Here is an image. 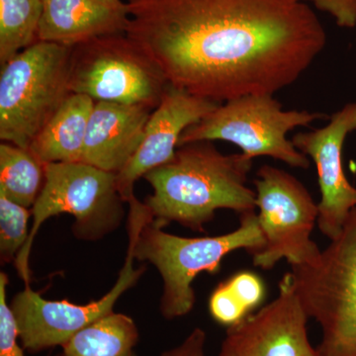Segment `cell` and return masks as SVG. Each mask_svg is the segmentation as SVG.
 <instances>
[{"label":"cell","mask_w":356,"mask_h":356,"mask_svg":"<svg viewBox=\"0 0 356 356\" xmlns=\"http://www.w3.org/2000/svg\"><path fill=\"white\" fill-rule=\"evenodd\" d=\"M126 35L168 83L217 103L275 95L305 74L327 33L301 0H128Z\"/></svg>","instance_id":"obj_1"},{"label":"cell","mask_w":356,"mask_h":356,"mask_svg":"<svg viewBox=\"0 0 356 356\" xmlns=\"http://www.w3.org/2000/svg\"><path fill=\"white\" fill-rule=\"evenodd\" d=\"M254 159L243 153L224 154L213 142L200 140L177 147L165 165L145 175L153 188L143 202L163 227L177 222L205 233L219 209L240 216L255 212L257 194L248 186Z\"/></svg>","instance_id":"obj_2"},{"label":"cell","mask_w":356,"mask_h":356,"mask_svg":"<svg viewBox=\"0 0 356 356\" xmlns=\"http://www.w3.org/2000/svg\"><path fill=\"white\" fill-rule=\"evenodd\" d=\"M128 226L135 235L134 254L137 261L158 269L163 280L159 311L166 320L184 317L196 303L192 283L199 274L217 273L222 259L245 248L250 254L264 245V234L257 213L241 216L240 227L216 236L185 238L166 233L165 227L154 221L144 202L132 194L128 198Z\"/></svg>","instance_id":"obj_3"},{"label":"cell","mask_w":356,"mask_h":356,"mask_svg":"<svg viewBox=\"0 0 356 356\" xmlns=\"http://www.w3.org/2000/svg\"><path fill=\"white\" fill-rule=\"evenodd\" d=\"M125 203L115 173L81 161L46 163L44 187L32 207L29 238L15 261L25 285L30 284L31 280L29 257L33 243L47 220L60 214L72 215L74 236L97 241L120 226L125 216Z\"/></svg>","instance_id":"obj_4"},{"label":"cell","mask_w":356,"mask_h":356,"mask_svg":"<svg viewBox=\"0 0 356 356\" xmlns=\"http://www.w3.org/2000/svg\"><path fill=\"white\" fill-rule=\"evenodd\" d=\"M70 55L72 47L38 41L2 65L1 142L29 149L72 95Z\"/></svg>","instance_id":"obj_5"},{"label":"cell","mask_w":356,"mask_h":356,"mask_svg":"<svg viewBox=\"0 0 356 356\" xmlns=\"http://www.w3.org/2000/svg\"><path fill=\"white\" fill-rule=\"evenodd\" d=\"M309 318L320 325L322 356H356V207L311 266L291 267Z\"/></svg>","instance_id":"obj_6"},{"label":"cell","mask_w":356,"mask_h":356,"mask_svg":"<svg viewBox=\"0 0 356 356\" xmlns=\"http://www.w3.org/2000/svg\"><path fill=\"white\" fill-rule=\"evenodd\" d=\"M308 110H284L273 95H250L221 103L202 120L187 128L178 147L200 140L236 145L250 159L269 156L294 168L307 170L311 161L288 134L325 118Z\"/></svg>","instance_id":"obj_7"},{"label":"cell","mask_w":356,"mask_h":356,"mask_svg":"<svg viewBox=\"0 0 356 356\" xmlns=\"http://www.w3.org/2000/svg\"><path fill=\"white\" fill-rule=\"evenodd\" d=\"M170 86L163 70L126 34L97 37L72 47L70 92L95 102L154 109Z\"/></svg>","instance_id":"obj_8"},{"label":"cell","mask_w":356,"mask_h":356,"mask_svg":"<svg viewBox=\"0 0 356 356\" xmlns=\"http://www.w3.org/2000/svg\"><path fill=\"white\" fill-rule=\"evenodd\" d=\"M257 220L264 245L254 255V266L270 270L281 259L291 267L311 266L321 252L311 240L318 206L300 180L286 170L264 165L254 180Z\"/></svg>","instance_id":"obj_9"},{"label":"cell","mask_w":356,"mask_h":356,"mask_svg":"<svg viewBox=\"0 0 356 356\" xmlns=\"http://www.w3.org/2000/svg\"><path fill=\"white\" fill-rule=\"evenodd\" d=\"M129 245L125 262L113 287L102 298L86 305L70 303L67 300H47L35 292L30 284L18 292L9 303L21 346L29 353H40L67 341L98 318L114 312V306L124 293L135 286L146 271V266L135 267L133 229L128 227Z\"/></svg>","instance_id":"obj_10"},{"label":"cell","mask_w":356,"mask_h":356,"mask_svg":"<svg viewBox=\"0 0 356 356\" xmlns=\"http://www.w3.org/2000/svg\"><path fill=\"white\" fill-rule=\"evenodd\" d=\"M356 132V102L348 103L330 117L322 128L299 132L292 138L295 147L315 163L321 201L318 227L334 240L341 234L351 210L356 207V187L343 170V151L346 138Z\"/></svg>","instance_id":"obj_11"},{"label":"cell","mask_w":356,"mask_h":356,"mask_svg":"<svg viewBox=\"0 0 356 356\" xmlns=\"http://www.w3.org/2000/svg\"><path fill=\"white\" fill-rule=\"evenodd\" d=\"M309 318L287 273L277 297L228 327L225 341L241 356H322L309 339Z\"/></svg>","instance_id":"obj_12"},{"label":"cell","mask_w":356,"mask_h":356,"mask_svg":"<svg viewBox=\"0 0 356 356\" xmlns=\"http://www.w3.org/2000/svg\"><path fill=\"white\" fill-rule=\"evenodd\" d=\"M221 103L168 86L149 117L144 140L135 156L117 175L119 192L125 202L134 194V184L146 173L175 156L180 137L187 128L202 120Z\"/></svg>","instance_id":"obj_13"},{"label":"cell","mask_w":356,"mask_h":356,"mask_svg":"<svg viewBox=\"0 0 356 356\" xmlns=\"http://www.w3.org/2000/svg\"><path fill=\"white\" fill-rule=\"evenodd\" d=\"M153 111L146 105L95 102L81 163L118 175L142 145Z\"/></svg>","instance_id":"obj_14"},{"label":"cell","mask_w":356,"mask_h":356,"mask_svg":"<svg viewBox=\"0 0 356 356\" xmlns=\"http://www.w3.org/2000/svg\"><path fill=\"white\" fill-rule=\"evenodd\" d=\"M42 4L40 42L74 47L127 31V8H112L99 0H42Z\"/></svg>","instance_id":"obj_15"},{"label":"cell","mask_w":356,"mask_h":356,"mask_svg":"<svg viewBox=\"0 0 356 356\" xmlns=\"http://www.w3.org/2000/svg\"><path fill=\"white\" fill-rule=\"evenodd\" d=\"M95 104V100L88 95L72 93L33 140L30 151L44 165L81 161L89 117Z\"/></svg>","instance_id":"obj_16"},{"label":"cell","mask_w":356,"mask_h":356,"mask_svg":"<svg viewBox=\"0 0 356 356\" xmlns=\"http://www.w3.org/2000/svg\"><path fill=\"white\" fill-rule=\"evenodd\" d=\"M139 339L135 321L112 312L70 337L62 346L63 356H136Z\"/></svg>","instance_id":"obj_17"},{"label":"cell","mask_w":356,"mask_h":356,"mask_svg":"<svg viewBox=\"0 0 356 356\" xmlns=\"http://www.w3.org/2000/svg\"><path fill=\"white\" fill-rule=\"evenodd\" d=\"M44 184V165L29 149L0 144V193L13 202L31 208Z\"/></svg>","instance_id":"obj_18"},{"label":"cell","mask_w":356,"mask_h":356,"mask_svg":"<svg viewBox=\"0 0 356 356\" xmlns=\"http://www.w3.org/2000/svg\"><path fill=\"white\" fill-rule=\"evenodd\" d=\"M42 0H0V64L38 42Z\"/></svg>","instance_id":"obj_19"},{"label":"cell","mask_w":356,"mask_h":356,"mask_svg":"<svg viewBox=\"0 0 356 356\" xmlns=\"http://www.w3.org/2000/svg\"><path fill=\"white\" fill-rule=\"evenodd\" d=\"M32 209L21 206L0 193V259L2 264L15 262L27 243Z\"/></svg>","instance_id":"obj_20"},{"label":"cell","mask_w":356,"mask_h":356,"mask_svg":"<svg viewBox=\"0 0 356 356\" xmlns=\"http://www.w3.org/2000/svg\"><path fill=\"white\" fill-rule=\"evenodd\" d=\"M8 275L0 273V356H24V348L18 343V330L8 301Z\"/></svg>","instance_id":"obj_21"},{"label":"cell","mask_w":356,"mask_h":356,"mask_svg":"<svg viewBox=\"0 0 356 356\" xmlns=\"http://www.w3.org/2000/svg\"><path fill=\"white\" fill-rule=\"evenodd\" d=\"M209 312L211 317L227 329L238 325L250 315L245 307L236 300L226 282L220 283L211 294Z\"/></svg>","instance_id":"obj_22"},{"label":"cell","mask_w":356,"mask_h":356,"mask_svg":"<svg viewBox=\"0 0 356 356\" xmlns=\"http://www.w3.org/2000/svg\"><path fill=\"white\" fill-rule=\"evenodd\" d=\"M225 282L250 314V311L261 305L266 297L264 281L252 271H241Z\"/></svg>","instance_id":"obj_23"},{"label":"cell","mask_w":356,"mask_h":356,"mask_svg":"<svg viewBox=\"0 0 356 356\" xmlns=\"http://www.w3.org/2000/svg\"><path fill=\"white\" fill-rule=\"evenodd\" d=\"M331 15L337 25L353 29L356 26V0H301Z\"/></svg>","instance_id":"obj_24"},{"label":"cell","mask_w":356,"mask_h":356,"mask_svg":"<svg viewBox=\"0 0 356 356\" xmlns=\"http://www.w3.org/2000/svg\"><path fill=\"white\" fill-rule=\"evenodd\" d=\"M207 336L204 330L196 327L179 346L163 351L161 356H207L206 355Z\"/></svg>","instance_id":"obj_25"},{"label":"cell","mask_w":356,"mask_h":356,"mask_svg":"<svg viewBox=\"0 0 356 356\" xmlns=\"http://www.w3.org/2000/svg\"><path fill=\"white\" fill-rule=\"evenodd\" d=\"M219 356H241L234 350V348L227 341H222L221 350H220Z\"/></svg>","instance_id":"obj_26"},{"label":"cell","mask_w":356,"mask_h":356,"mask_svg":"<svg viewBox=\"0 0 356 356\" xmlns=\"http://www.w3.org/2000/svg\"><path fill=\"white\" fill-rule=\"evenodd\" d=\"M99 1L115 9L127 8V3H126V2H122L121 0H99Z\"/></svg>","instance_id":"obj_27"}]
</instances>
